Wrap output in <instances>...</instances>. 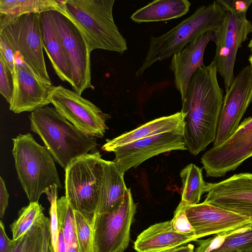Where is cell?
Listing matches in <instances>:
<instances>
[{
	"mask_svg": "<svg viewBox=\"0 0 252 252\" xmlns=\"http://www.w3.org/2000/svg\"><path fill=\"white\" fill-rule=\"evenodd\" d=\"M217 73L213 61L199 67L192 75L182 101L184 139L187 149L194 156L216 139L224 97Z\"/></svg>",
	"mask_w": 252,
	"mask_h": 252,
	"instance_id": "6da1fadb",
	"label": "cell"
},
{
	"mask_svg": "<svg viewBox=\"0 0 252 252\" xmlns=\"http://www.w3.org/2000/svg\"><path fill=\"white\" fill-rule=\"evenodd\" d=\"M31 129L41 138L45 147L65 169L74 159L94 150L96 138L80 130L55 107L46 106L32 112Z\"/></svg>",
	"mask_w": 252,
	"mask_h": 252,
	"instance_id": "7a4b0ae2",
	"label": "cell"
},
{
	"mask_svg": "<svg viewBox=\"0 0 252 252\" xmlns=\"http://www.w3.org/2000/svg\"><path fill=\"white\" fill-rule=\"evenodd\" d=\"M114 0H63L62 13L81 31L92 52L102 49L123 54L127 49L113 15Z\"/></svg>",
	"mask_w": 252,
	"mask_h": 252,
	"instance_id": "3957f363",
	"label": "cell"
},
{
	"mask_svg": "<svg viewBox=\"0 0 252 252\" xmlns=\"http://www.w3.org/2000/svg\"><path fill=\"white\" fill-rule=\"evenodd\" d=\"M226 11L217 0L197 8L176 26L159 36L150 37L147 53L135 75L140 77L154 63L167 59L202 34L216 31Z\"/></svg>",
	"mask_w": 252,
	"mask_h": 252,
	"instance_id": "277c9868",
	"label": "cell"
},
{
	"mask_svg": "<svg viewBox=\"0 0 252 252\" xmlns=\"http://www.w3.org/2000/svg\"><path fill=\"white\" fill-rule=\"evenodd\" d=\"M12 141L18 179L30 202H38L52 186L62 188L55 159L45 146L38 144L30 133L19 134Z\"/></svg>",
	"mask_w": 252,
	"mask_h": 252,
	"instance_id": "5b68a950",
	"label": "cell"
},
{
	"mask_svg": "<svg viewBox=\"0 0 252 252\" xmlns=\"http://www.w3.org/2000/svg\"><path fill=\"white\" fill-rule=\"evenodd\" d=\"M105 160L99 151L72 160L65 169V196L93 228Z\"/></svg>",
	"mask_w": 252,
	"mask_h": 252,
	"instance_id": "8992f818",
	"label": "cell"
},
{
	"mask_svg": "<svg viewBox=\"0 0 252 252\" xmlns=\"http://www.w3.org/2000/svg\"><path fill=\"white\" fill-rule=\"evenodd\" d=\"M39 18L38 13L22 15L0 27V34L38 76L51 82L43 55Z\"/></svg>",
	"mask_w": 252,
	"mask_h": 252,
	"instance_id": "52a82bcc",
	"label": "cell"
},
{
	"mask_svg": "<svg viewBox=\"0 0 252 252\" xmlns=\"http://www.w3.org/2000/svg\"><path fill=\"white\" fill-rule=\"evenodd\" d=\"M50 101L70 123L90 136L101 138L108 129L106 122L110 116L74 91L53 86Z\"/></svg>",
	"mask_w": 252,
	"mask_h": 252,
	"instance_id": "ba28073f",
	"label": "cell"
},
{
	"mask_svg": "<svg viewBox=\"0 0 252 252\" xmlns=\"http://www.w3.org/2000/svg\"><path fill=\"white\" fill-rule=\"evenodd\" d=\"M136 212V205L128 188L117 208L96 216L93 228L95 252H124L129 244Z\"/></svg>",
	"mask_w": 252,
	"mask_h": 252,
	"instance_id": "9c48e42d",
	"label": "cell"
},
{
	"mask_svg": "<svg viewBox=\"0 0 252 252\" xmlns=\"http://www.w3.org/2000/svg\"><path fill=\"white\" fill-rule=\"evenodd\" d=\"M252 157V116L246 118L235 132L219 146L206 152L201 161L207 177H221Z\"/></svg>",
	"mask_w": 252,
	"mask_h": 252,
	"instance_id": "30bf717a",
	"label": "cell"
},
{
	"mask_svg": "<svg viewBox=\"0 0 252 252\" xmlns=\"http://www.w3.org/2000/svg\"><path fill=\"white\" fill-rule=\"evenodd\" d=\"M252 30V23L226 11L224 18L214 32L216 52L213 61L218 73L222 77L225 91L230 87L235 78L234 68L238 50Z\"/></svg>",
	"mask_w": 252,
	"mask_h": 252,
	"instance_id": "8fae6325",
	"label": "cell"
},
{
	"mask_svg": "<svg viewBox=\"0 0 252 252\" xmlns=\"http://www.w3.org/2000/svg\"><path fill=\"white\" fill-rule=\"evenodd\" d=\"M53 12L70 66L71 87L73 91L81 95L85 90L94 88L91 82V52L77 26L62 13Z\"/></svg>",
	"mask_w": 252,
	"mask_h": 252,
	"instance_id": "7c38bea8",
	"label": "cell"
},
{
	"mask_svg": "<svg viewBox=\"0 0 252 252\" xmlns=\"http://www.w3.org/2000/svg\"><path fill=\"white\" fill-rule=\"evenodd\" d=\"M213 146H219L236 130L240 120L252 102V69L244 67L225 92Z\"/></svg>",
	"mask_w": 252,
	"mask_h": 252,
	"instance_id": "4fadbf2b",
	"label": "cell"
},
{
	"mask_svg": "<svg viewBox=\"0 0 252 252\" xmlns=\"http://www.w3.org/2000/svg\"><path fill=\"white\" fill-rule=\"evenodd\" d=\"M183 127L144 138L113 149V162L125 174L147 159L161 153L186 150Z\"/></svg>",
	"mask_w": 252,
	"mask_h": 252,
	"instance_id": "5bb4252c",
	"label": "cell"
},
{
	"mask_svg": "<svg viewBox=\"0 0 252 252\" xmlns=\"http://www.w3.org/2000/svg\"><path fill=\"white\" fill-rule=\"evenodd\" d=\"M14 90L9 109L15 113L32 112L47 106L53 85L38 76L17 53Z\"/></svg>",
	"mask_w": 252,
	"mask_h": 252,
	"instance_id": "9a60e30c",
	"label": "cell"
},
{
	"mask_svg": "<svg viewBox=\"0 0 252 252\" xmlns=\"http://www.w3.org/2000/svg\"><path fill=\"white\" fill-rule=\"evenodd\" d=\"M204 202L238 214L252 221V173H240L217 183H205Z\"/></svg>",
	"mask_w": 252,
	"mask_h": 252,
	"instance_id": "2e32d148",
	"label": "cell"
},
{
	"mask_svg": "<svg viewBox=\"0 0 252 252\" xmlns=\"http://www.w3.org/2000/svg\"><path fill=\"white\" fill-rule=\"evenodd\" d=\"M185 205L196 240L252 223L247 217L204 202L194 205Z\"/></svg>",
	"mask_w": 252,
	"mask_h": 252,
	"instance_id": "e0dca14e",
	"label": "cell"
},
{
	"mask_svg": "<svg viewBox=\"0 0 252 252\" xmlns=\"http://www.w3.org/2000/svg\"><path fill=\"white\" fill-rule=\"evenodd\" d=\"M213 31L202 34L172 56L169 68L174 74V83L183 101L186 95L190 79L200 67L205 65L203 57L210 41L214 42Z\"/></svg>",
	"mask_w": 252,
	"mask_h": 252,
	"instance_id": "ac0fdd59",
	"label": "cell"
},
{
	"mask_svg": "<svg viewBox=\"0 0 252 252\" xmlns=\"http://www.w3.org/2000/svg\"><path fill=\"white\" fill-rule=\"evenodd\" d=\"M39 24L43 47L56 73L72 86L70 66L53 11L40 14Z\"/></svg>",
	"mask_w": 252,
	"mask_h": 252,
	"instance_id": "d6986e66",
	"label": "cell"
},
{
	"mask_svg": "<svg viewBox=\"0 0 252 252\" xmlns=\"http://www.w3.org/2000/svg\"><path fill=\"white\" fill-rule=\"evenodd\" d=\"M196 240L193 236L175 231L170 220L155 223L143 231L133 247L137 252H165Z\"/></svg>",
	"mask_w": 252,
	"mask_h": 252,
	"instance_id": "ffe728a7",
	"label": "cell"
},
{
	"mask_svg": "<svg viewBox=\"0 0 252 252\" xmlns=\"http://www.w3.org/2000/svg\"><path fill=\"white\" fill-rule=\"evenodd\" d=\"M181 111L153 120L129 132L112 139H106L102 149L111 151L133 141L183 127Z\"/></svg>",
	"mask_w": 252,
	"mask_h": 252,
	"instance_id": "44dd1931",
	"label": "cell"
},
{
	"mask_svg": "<svg viewBox=\"0 0 252 252\" xmlns=\"http://www.w3.org/2000/svg\"><path fill=\"white\" fill-rule=\"evenodd\" d=\"M127 189L124 181V173L113 161L105 160L96 216L117 208L122 202Z\"/></svg>",
	"mask_w": 252,
	"mask_h": 252,
	"instance_id": "7402d4cb",
	"label": "cell"
},
{
	"mask_svg": "<svg viewBox=\"0 0 252 252\" xmlns=\"http://www.w3.org/2000/svg\"><path fill=\"white\" fill-rule=\"evenodd\" d=\"M194 252H225L252 249V223L236 229L197 240Z\"/></svg>",
	"mask_w": 252,
	"mask_h": 252,
	"instance_id": "603a6c76",
	"label": "cell"
},
{
	"mask_svg": "<svg viewBox=\"0 0 252 252\" xmlns=\"http://www.w3.org/2000/svg\"><path fill=\"white\" fill-rule=\"evenodd\" d=\"M190 5L187 0H154L135 11L130 18L138 23L168 21L186 14Z\"/></svg>",
	"mask_w": 252,
	"mask_h": 252,
	"instance_id": "cb8c5ba5",
	"label": "cell"
},
{
	"mask_svg": "<svg viewBox=\"0 0 252 252\" xmlns=\"http://www.w3.org/2000/svg\"><path fill=\"white\" fill-rule=\"evenodd\" d=\"M61 0H0V28L25 14L57 11L62 12Z\"/></svg>",
	"mask_w": 252,
	"mask_h": 252,
	"instance_id": "d4e9b609",
	"label": "cell"
},
{
	"mask_svg": "<svg viewBox=\"0 0 252 252\" xmlns=\"http://www.w3.org/2000/svg\"><path fill=\"white\" fill-rule=\"evenodd\" d=\"M180 176L182 182L181 202L187 205L198 204L206 183L202 169L190 163L181 171Z\"/></svg>",
	"mask_w": 252,
	"mask_h": 252,
	"instance_id": "484cf974",
	"label": "cell"
},
{
	"mask_svg": "<svg viewBox=\"0 0 252 252\" xmlns=\"http://www.w3.org/2000/svg\"><path fill=\"white\" fill-rule=\"evenodd\" d=\"M59 225L62 228L66 245V252H79L74 211L65 196L57 201Z\"/></svg>",
	"mask_w": 252,
	"mask_h": 252,
	"instance_id": "4316f807",
	"label": "cell"
},
{
	"mask_svg": "<svg viewBox=\"0 0 252 252\" xmlns=\"http://www.w3.org/2000/svg\"><path fill=\"white\" fill-rule=\"evenodd\" d=\"M43 208L39 202H30L19 212L18 218L11 224L12 240L17 241L24 236L32 227L45 216Z\"/></svg>",
	"mask_w": 252,
	"mask_h": 252,
	"instance_id": "83f0119b",
	"label": "cell"
},
{
	"mask_svg": "<svg viewBox=\"0 0 252 252\" xmlns=\"http://www.w3.org/2000/svg\"><path fill=\"white\" fill-rule=\"evenodd\" d=\"M58 189L57 186H52L47 189L44 192L50 203L49 209L50 252H58L59 228L57 209Z\"/></svg>",
	"mask_w": 252,
	"mask_h": 252,
	"instance_id": "f1b7e54d",
	"label": "cell"
},
{
	"mask_svg": "<svg viewBox=\"0 0 252 252\" xmlns=\"http://www.w3.org/2000/svg\"><path fill=\"white\" fill-rule=\"evenodd\" d=\"M79 252H95L92 227L80 213L74 211Z\"/></svg>",
	"mask_w": 252,
	"mask_h": 252,
	"instance_id": "f546056e",
	"label": "cell"
},
{
	"mask_svg": "<svg viewBox=\"0 0 252 252\" xmlns=\"http://www.w3.org/2000/svg\"><path fill=\"white\" fill-rule=\"evenodd\" d=\"M43 218L34 224L25 235L22 252H41L43 242Z\"/></svg>",
	"mask_w": 252,
	"mask_h": 252,
	"instance_id": "4dcf8cb0",
	"label": "cell"
},
{
	"mask_svg": "<svg viewBox=\"0 0 252 252\" xmlns=\"http://www.w3.org/2000/svg\"><path fill=\"white\" fill-rule=\"evenodd\" d=\"M14 90V76L0 55V93L10 104Z\"/></svg>",
	"mask_w": 252,
	"mask_h": 252,
	"instance_id": "1f68e13d",
	"label": "cell"
},
{
	"mask_svg": "<svg viewBox=\"0 0 252 252\" xmlns=\"http://www.w3.org/2000/svg\"><path fill=\"white\" fill-rule=\"evenodd\" d=\"M171 220L173 228L177 232L194 237L193 228L187 217L185 205L182 202L176 209Z\"/></svg>",
	"mask_w": 252,
	"mask_h": 252,
	"instance_id": "d6a6232c",
	"label": "cell"
},
{
	"mask_svg": "<svg viewBox=\"0 0 252 252\" xmlns=\"http://www.w3.org/2000/svg\"><path fill=\"white\" fill-rule=\"evenodd\" d=\"M224 8L225 11L232 14L234 16L246 18L247 12L252 3V0H217Z\"/></svg>",
	"mask_w": 252,
	"mask_h": 252,
	"instance_id": "836d02e7",
	"label": "cell"
},
{
	"mask_svg": "<svg viewBox=\"0 0 252 252\" xmlns=\"http://www.w3.org/2000/svg\"><path fill=\"white\" fill-rule=\"evenodd\" d=\"M0 55L2 57L8 67L14 75L15 54L7 40L0 34Z\"/></svg>",
	"mask_w": 252,
	"mask_h": 252,
	"instance_id": "e575fe53",
	"label": "cell"
},
{
	"mask_svg": "<svg viewBox=\"0 0 252 252\" xmlns=\"http://www.w3.org/2000/svg\"><path fill=\"white\" fill-rule=\"evenodd\" d=\"M15 241L10 239L7 236L4 224L0 221V252H11Z\"/></svg>",
	"mask_w": 252,
	"mask_h": 252,
	"instance_id": "d590c367",
	"label": "cell"
},
{
	"mask_svg": "<svg viewBox=\"0 0 252 252\" xmlns=\"http://www.w3.org/2000/svg\"><path fill=\"white\" fill-rule=\"evenodd\" d=\"M9 194L6 189L4 180L0 177V218L2 219L8 205Z\"/></svg>",
	"mask_w": 252,
	"mask_h": 252,
	"instance_id": "8d00e7d4",
	"label": "cell"
},
{
	"mask_svg": "<svg viewBox=\"0 0 252 252\" xmlns=\"http://www.w3.org/2000/svg\"><path fill=\"white\" fill-rule=\"evenodd\" d=\"M43 242L41 252H50V220L45 216L42 223Z\"/></svg>",
	"mask_w": 252,
	"mask_h": 252,
	"instance_id": "74e56055",
	"label": "cell"
},
{
	"mask_svg": "<svg viewBox=\"0 0 252 252\" xmlns=\"http://www.w3.org/2000/svg\"><path fill=\"white\" fill-rule=\"evenodd\" d=\"M165 252H194V246L192 244H189L185 246H179Z\"/></svg>",
	"mask_w": 252,
	"mask_h": 252,
	"instance_id": "f35d334b",
	"label": "cell"
},
{
	"mask_svg": "<svg viewBox=\"0 0 252 252\" xmlns=\"http://www.w3.org/2000/svg\"><path fill=\"white\" fill-rule=\"evenodd\" d=\"M25 240V235L17 241H15V244L11 252H22Z\"/></svg>",
	"mask_w": 252,
	"mask_h": 252,
	"instance_id": "ab89813d",
	"label": "cell"
},
{
	"mask_svg": "<svg viewBox=\"0 0 252 252\" xmlns=\"http://www.w3.org/2000/svg\"><path fill=\"white\" fill-rule=\"evenodd\" d=\"M252 252V249L245 250H237L227 251V252Z\"/></svg>",
	"mask_w": 252,
	"mask_h": 252,
	"instance_id": "60d3db41",
	"label": "cell"
},
{
	"mask_svg": "<svg viewBox=\"0 0 252 252\" xmlns=\"http://www.w3.org/2000/svg\"><path fill=\"white\" fill-rule=\"evenodd\" d=\"M251 33H252V32H251ZM248 47L250 48L251 51L252 52V38L248 44Z\"/></svg>",
	"mask_w": 252,
	"mask_h": 252,
	"instance_id": "b9f144b4",
	"label": "cell"
},
{
	"mask_svg": "<svg viewBox=\"0 0 252 252\" xmlns=\"http://www.w3.org/2000/svg\"><path fill=\"white\" fill-rule=\"evenodd\" d=\"M248 60H249V62L250 63V66H251V68L252 69V53L249 56Z\"/></svg>",
	"mask_w": 252,
	"mask_h": 252,
	"instance_id": "7bdbcfd3",
	"label": "cell"
}]
</instances>
